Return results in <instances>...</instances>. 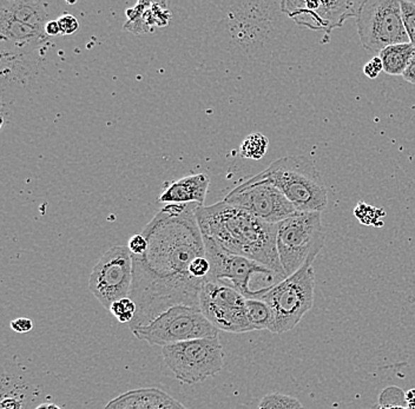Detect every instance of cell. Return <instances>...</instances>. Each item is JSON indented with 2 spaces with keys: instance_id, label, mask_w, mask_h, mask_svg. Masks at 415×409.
Here are the masks:
<instances>
[{
  "instance_id": "6da1fadb",
  "label": "cell",
  "mask_w": 415,
  "mask_h": 409,
  "mask_svg": "<svg viewBox=\"0 0 415 409\" xmlns=\"http://www.w3.org/2000/svg\"><path fill=\"white\" fill-rule=\"evenodd\" d=\"M198 203L168 204L147 224L143 255H132L134 280L129 297L137 306L130 330L148 325L176 306L200 309L205 281L195 279L191 265L205 255Z\"/></svg>"
},
{
  "instance_id": "7a4b0ae2",
  "label": "cell",
  "mask_w": 415,
  "mask_h": 409,
  "mask_svg": "<svg viewBox=\"0 0 415 409\" xmlns=\"http://www.w3.org/2000/svg\"><path fill=\"white\" fill-rule=\"evenodd\" d=\"M198 219L202 235L223 250L258 262L283 279L287 277L276 246L278 224L264 222L224 201L209 207L198 205Z\"/></svg>"
},
{
  "instance_id": "3957f363",
  "label": "cell",
  "mask_w": 415,
  "mask_h": 409,
  "mask_svg": "<svg viewBox=\"0 0 415 409\" xmlns=\"http://www.w3.org/2000/svg\"><path fill=\"white\" fill-rule=\"evenodd\" d=\"M218 33L227 49L243 58H258L273 47L287 18L281 1H217Z\"/></svg>"
},
{
  "instance_id": "277c9868",
  "label": "cell",
  "mask_w": 415,
  "mask_h": 409,
  "mask_svg": "<svg viewBox=\"0 0 415 409\" xmlns=\"http://www.w3.org/2000/svg\"><path fill=\"white\" fill-rule=\"evenodd\" d=\"M278 188L297 212H324L328 191L317 166L305 156H289L271 163L251 177Z\"/></svg>"
},
{
  "instance_id": "5b68a950",
  "label": "cell",
  "mask_w": 415,
  "mask_h": 409,
  "mask_svg": "<svg viewBox=\"0 0 415 409\" xmlns=\"http://www.w3.org/2000/svg\"><path fill=\"white\" fill-rule=\"evenodd\" d=\"M205 254L211 265L210 279L230 283L248 300H261L283 277L266 265L223 250L209 237L203 236Z\"/></svg>"
},
{
  "instance_id": "8992f818",
  "label": "cell",
  "mask_w": 415,
  "mask_h": 409,
  "mask_svg": "<svg viewBox=\"0 0 415 409\" xmlns=\"http://www.w3.org/2000/svg\"><path fill=\"white\" fill-rule=\"evenodd\" d=\"M314 261L315 258L308 260L302 268L282 280L261 299L269 306L273 313L271 333L283 334L295 328L313 307L315 289Z\"/></svg>"
},
{
  "instance_id": "52a82bcc",
  "label": "cell",
  "mask_w": 415,
  "mask_h": 409,
  "mask_svg": "<svg viewBox=\"0 0 415 409\" xmlns=\"http://www.w3.org/2000/svg\"><path fill=\"white\" fill-rule=\"evenodd\" d=\"M276 246L285 276L292 275L310 258H317L324 246L321 212H296L278 223Z\"/></svg>"
},
{
  "instance_id": "ba28073f",
  "label": "cell",
  "mask_w": 415,
  "mask_h": 409,
  "mask_svg": "<svg viewBox=\"0 0 415 409\" xmlns=\"http://www.w3.org/2000/svg\"><path fill=\"white\" fill-rule=\"evenodd\" d=\"M163 360L183 385H196L221 373L223 347L218 338L191 340L162 348Z\"/></svg>"
},
{
  "instance_id": "9c48e42d",
  "label": "cell",
  "mask_w": 415,
  "mask_h": 409,
  "mask_svg": "<svg viewBox=\"0 0 415 409\" xmlns=\"http://www.w3.org/2000/svg\"><path fill=\"white\" fill-rule=\"evenodd\" d=\"M131 332L136 339L162 348L191 340L218 338V329L208 321L201 309L188 306L170 308L148 325Z\"/></svg>"
},
{
  "instance_id": "30bf717a",
  "label": "cell",
  "mask_w": 415,
  "mask_h": 409,
  "mask_svg": "<svg viewBox=\"0 0 415 409\" xmlns=\"http://www.w3.org/2000/svg\"><path fill=\"white\" fill-rule=\"evenodd\" d=\"M356 26L361 45L370 53L379 54L388 46L409 42L400 0H363Z\"/></svg>"
},
{
  "instance_id": "8fae6325",
  "label": "cell",
  "mask_w": 415,
  "mask_h": 409,
  "mask_svg": "<svg viewBox=\"0 0 415 409\" xmlns=\"http://www.w3.org/2000/svg\"><path fill=\"white\" fill-rule=\"evenodd\" d=\"M246 302L239 290L220 280H207L200 293V309L211 325L223 332H253Z\"/></svg>"
},
{
  "instance_id": "7c38bea8",
  "label": "cell",
  "mask_w": 415,
  "mask_h": 409,
  "mask_svg": "<svg viewBox=\"0 0 415 409\" xmlns=\"http://www.w3.org/2000/svg\"><path fill=\"white\" fill-rule=\"evenodd\" d=\"M134 280L132 255L127 248H111L92 269L89 289L109 311L116 301L129 297Z\"/></svg>"
},
{
  "instance_id": "4fadbf2b",
  "label": "cell",
  "mask_w": 415,
  "mask_h": 409,
  "mask_svg": "<svg viewBox=\"0 0 415 409\" xmlns=\"http://www.w3.org/2000/svg\"><path fill=\"white\" fill-rule=\"evenodd\" d=\"M363 0H283L282 12L300 26L324 33V42L334 28L356 18Z\"/></svg>"
},
{
  "instance_id": "5bb4252c",
  "label": "cell",
  "mask_w": 415,
  "mask_h": 409,
  "mask_svg": "<svg viewBox=\"0 0 415 409\" xmlns=\"http://www.w3.org/2000/svg\"><path fill=\"white\" fill-rule=\"evenodd\" d=\"M223 201L271 224H278L297 212L278 188L251 178L232 189Z\"/></svg>"
},
{
  "instance_id": "9a60e30c",
  "label": "cell",
  "mask_w": 415,
  "mask_h": 409,
  "mask_svg": "<svg viewBox=\"0 0 415 409\" xmlns=\"http://www.w3.org/2000/svg\"><path fill=\"white\" fill-rule=\"evenodd\" d=\"M209 184L210 180L205 173H196L183 177L170 184L166 191L159 196V201L166 204L198 203L203 205Z\"/></svg>"
},
{
  "instance_id": "2e32d148",
  "label": "cell",
  "mask_w": 415,
  "mask_h": 409,
  "mask_svg": "<svg viewBox=\"0 0 415 409\" xmlns=\"http://www.w3.org/2000/svg\"><path fill=\"white\" fill-rule=\"evenodd\" d=\"M104 409H187L156 388L136 389L110 401Z\"/></svg>"
},
{
  "instance_id": "e0dca14e",
  "label": "cell",
  "mask_w": 415,
  "mask_h": 409,
  "mask_svg": "<svg viewBox=\"0 0 415 409\" xmlns=\"http://www.w3.org/2000/svg\"><path fill=\"white\" fill-rule=\"evenodd\" d=\"M0 18H8L44 31L50 4L42 0H0Z\"/></svg>"
},
{
  "instance_id": "ac0fdd59",
  "label": "cell",
  "mask_w": 415,
  "mask_h": 409,
  "mask_svg": "<svg viewBox=\"0 0 415 409\" xmlns=\"http://www.w3.org/2000/svg\"><path fill=\"white\" fill-rule=\"evenodd\" d=\"M414 53V46L411 42H405L388 46L379 53V57L382 60L386 74L390 76H402Z\"/></svg>"
},
{
  "instance_id": "d6986e66",
  "label": "cell",
  "mask_w": 415,
  "mask_h": 409,
  "mask_svg": "<svg viewBox=\"0 0 415 409\" xmlns=\"http://www.w3.org/2000/svg\"><path fill=\"white\" fill-rule=\"evenodd\" d=\"M246 314L254 330L267 329L271 332L273 326V313L264 301L246 299Z\"/></svg>"
},
{
  "instance_id": "ffe728a7",
  "label": "cell",
  "mask_w": 415,
  "mask_h": 409,
  "mask_svg": "<svg viewBox=\"0 0 415 409\" xmlns=\"http://www.w3.org/2000/svg\"><path fill=\"white\" fill-rule=\"evenodd\" d=\"M269 139L260 132H253L244 138L239 146V155L243 159L260 161L267 154Z\"/></svg>"
},
{
  "instance_id": "44dd1931",
  "label": "cell",
  "mask_w": 415,
  "mask_h": 409,
  "mask_svg": "<svg viewBox=\"0 0 415 409\" xmlns=\"http://www.w3.org/2000/svg\"><path fill=\"white\" fill-rule=\"evenodd\" d=\"M258 409H305V407L294 396L271 393L262 398Z\"/></svg>"
},
{
  "instance_id": "7402d4cb",
  "label": "cell",
  "mask_w": 415,
  "mask_h": 409,
  "mask_svg": "<svg viewBox=\"0 0 415 409\" xmlns=\"http://www.w3.org/2000/svg\"><path fill=\"white\" fill-rule=\"evenodd\" d=\"M354 215L356 219H359L360 223H363V226L381 228L384 226L382 219L386 216V212L382 208H375V207L366 204L363 202H360L359 204L356 205L354 209Z\"/></svg>"
},
{
  "instance_id": "603a6c76",
  "label": "cell",
  "mask_w": 415,
  "mask_h": 409,
  "mask_svg": "<svg viewBox=\"0 0 415 409\" xmlns=\"http://www.w3.org/2000/svg\"><path fill=\"white\" fill-rule=\"evenodd\" d=\"M109 311L120 323L130 325L131 322L134 321L136 313H137V306L134 301L131 300L130 297H124V299L113 302Z\"/></svg>"
},
{
  "instance_id": "cb8c5ba5",
  "label": "cell",
  "mask_w": 415,
  "mask_h": 409,
  "mask_svg": "<svg viewBox=\"0 0 415 409\" xmlns=\"http://www.w3.org/2000/svg\"><path fill=\"white\" fill-rule=\"evenodd\" d=\"M402 4V21L409 42L415 47V3L409 0H400Z\"/></svg>"
},
{
  "instance_id": "d4e9b609",
  "label": "cell",
  "mask_w": 415,
  "mask_h": 409,
  "mask_svg": "<svg viewBox=\"0 0 415 409\" xmlns=\"http://www.w3.org/2000/svg\"><path fill=\"white\" fill-rule=\"evenodd\" d=\"M57 21L59 24L60 35H74V32H77L79 28L78 19L72 14H63L59 18H57Z\"/></svg>"
},
{
  "instance_id": "484cf974",
  "label": "cell",
  "mask_w": 415,
  "mask_h": 409,
  "mask_svg": "<svg viewBox=\"0 0 415 409\" xmlns=\"http://www.w3.org/2000/svg\"><path fill=\"white\" fill-rule=\"evenodd\" d=\"M127 249L130 250L131 255H143L148 249V241L142 234L134 235L127 242Z\"/></svg>"
},
{
  "instance_id": "4316f807",
  "label": "cell",
  "mask_w": 415,
  "mask_h": 409,
  "mask_svg": "<svg viewBox=\"0 0 415 409\" xmlns=\"http://www.w3.org/2000/svg\"><path fill=\"white\" fill-rule=\"evenodd\" d=\"M384 71V64L380 57H373L368 63L363 67V74H366L370 79H375Z\"/></svg>"
},
{
  "instance_id": "83f0119b",
  "label": "cell",
  "mask_w": 415,
  "mask_h": 409,
  "mask_svg": "<svg viewBox=\"0 0 415 409\" xmlns=\"http://www.w3.org/2000/svg\"><path fill=\"white\" fill-rule=\"evenodd\" d=\"M10 327L13 332L25 334V333L31 332L33 328V322L28 318H14L13 321H11Z\"/></svg>"
},
{
  "instance_id": "f1b7e54d",
  "label": "cell",
  "mask_w": 415,
  "mask_h": 409,
  "mask_svg": "<svg viewBox=\"0 0 415 409\" xmlns=\"http://www.w3.org/2000/svg\"><path fill=\"white\" fill-rule=\"evenodd\" d=\"M44 32H45L46 37H56V35H60V28L58 24L57 19H51L47 21L44 28Z\"/></svg>"
},
{
  "instance_id": "f546056e",
  "label": "cell",
  "mask_w": 415,
  "mask_h": 409,
  "mask_svg": "<svg viewBox=\"0 0 415 409\" xmlns=\"http://www.w3.org/2000/svg\"><path fill=\"white\" fill-rule=\"evenodd\" d=\"M402 77L406 81L415 85V53L413 54L412 59L409 60V67H406Z\"/></svg>"
},
{
  "instance_id": "4dcf8cb0",
  "label": "cell",
  "mask_w": 415,
  "mask_h": 409,
  "mask_svg": "<svg viewBox=\"0 0 415 409\" xmlns=\"http://www.w3.org/2000/svg\"><path fill=\"white\" fill-rule=\"evenodd\" d=\"M406 403L409 409H415V388L409 389L405 393Z\"/></svg>"
},
{
  "instance_id": "1f68e13d",
  "label": "cell",
  "mask_w": 415,
  "mask_h": 409,
  "mask_svg": "<svg viewBox=\"0 0 415 409\" xmlns=\"http://www.w3.org/2000/svg\"><path fill=\"white\" fill-rule=\"evenodd\" d=\"M47 409H62V408H60V407L58 406V405H56V403H49V405H47Z\"/></svg>"
},
{
  "instance_id": "d6a6232c",
  "label": "cell",
  "mask_w": 415,
  "mask_h": 409,
  "mask_svg": "<svg viewBox=\"0 0 415 409\" xmlns=\"http://www.w3.org/2000/svg\"><path fill=\"white\" fill-rule=\"evenodd\" d=\"M47 405H49V403H42V405L35 407V409H47Z\"/></svg>"
}]
</instances>
